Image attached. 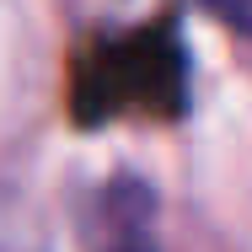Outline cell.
Wrapping results in <instances>:
<instances>
[{
	"instance_id": "2",
	"label": "cell",
	"mask_w": 252,
	"mask_h": 252,
	"mask_svg": "<svg viewBox=\"0 0 252 252\" xmlns=\"http://www.w3.org/2000/svg\"><path fill=\"white\" fill-rule=\"evenodd\" d=\"M0 252H49L43 215L22 188H0Z\"/></svg>"
},
{
	"instance_id": "1",
	"label": "cell",
	"mask_w": 252,
	"mask_h": 252,
	"mask_svg": "<svg viewBox=\"0 0 252 252\" xmlns=\"http://www.w3.org/2000/svg\"><path fill=\"white\" fill-rule=\"evenodd\" d=\"M97 252H161L156 247V193L140 177H118L107 188V236Z\"/></svg>"
},
{
	"instance_id": "3",
	"label": "cell",
	"mask_w": 252,
	"mask_h": 252,
	"mask_svg": "<svg viewBox=\"0 0 252 252\" xmlns=\"http://www.w3.org/2000/svg\"><path fill=\"white\" fill-rule=\"evenodd\" d=\"M204 5H209L231 32H247V0H204Z\"/></svg>"
}]
</instances>
